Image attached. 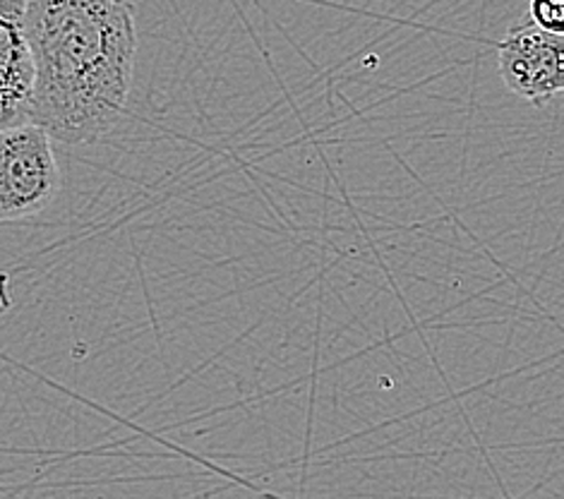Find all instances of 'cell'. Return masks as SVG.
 I'll return each instance as SVG.
<instances>
[{
  "instance_id": "6da1fadb",
  "label": "cell",
  "mask_w": 564,
  "mask_h": 499,
  "mask_svg": "<svg viewBox=\"0 0 564 499\" xmlns=\"http://www.w3.org/2000/svg\"><path fill=\"white\" fill-rule=\"evenodd\" d=\"M36 85L30 120L65 144H94L126 113L138 30L130 0H26Z\"/></svg>"
},
{
  "instance_id": "7a4b0ae2",
  "label": "cell",
  "mask_w": 564,
  "mask_h": 499,
  "mask_svg": "<svg viewBox=\"0 0 564 499\" xmlns=\"http://www.w3.org/2000/svg\"><path fill=\"white\" fill-rule=\"evenodd\" d=\"M61 191V169L53 134L36 123L0 132V219L39 217Z\"/></svg>"
},
{
  "instance_id": "3957f363",
  "label": "cell",
  "mask_w": 564,
  "mask_h": 499,
  "mask_svg": "<svg viewBox=\"0 0 564 499\" xmlns=\"http://www.w3.org/2000/svg\"><path fill=\"white\" fill-rule=\"evenodd\" d=\"M497 70L509 91L533 106L564 97V36L533 22L514 26L497 46Z\"/></svg>"
},
{
  "instance_id": "277c9868",
  "label": "cell",
  "mask_w": 564,
  "mask_h": 499,
  "mask_svg": "<svg viewBox=\"0 0 564 499\" xmlns=\"http://www.w3.org/2000/svg\"><path fill=\"white\" fill-rule=\"evenodd\" d=\"M26 0H0V126L30 123L36 63L24 26Z\"/></svg>"
},
{
  "instance_id": "5b68a950",
  "label": "cell",
  "mask_w": 564,
  "mask_h": 499,
  "mask_svg": "<svg viewBox=\"0 0 564 499\" xmlns=\"http://www.w3.org/2000/svg\"><path fill=\"white\" fill-rule=\"evenodd\" d=\"M529 18L541 30L564 36V0H529Z\"/></svg>"
}]
</instances>
